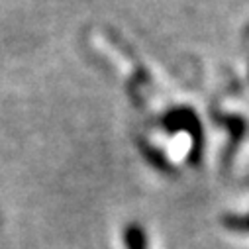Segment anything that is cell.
<instances>
[{
    "label": "cell",
    "mask_w": 249,
    "mask_h": 249,
    "mask_svg": "<svg viewBox=\"0 0 249 249\" xmlns=\"http://www.w3.org/2000/svg\"><path fill=\"white\" fill-rule=\"evenodd\" d=\"M161 124L167 134H177V132L189 134V138L193 140L189 151V163L198 167L204 155V132L196 112L189 106H175L161 118Z\"/></svg>",
    "instance_id": "6da1fadb"
},
{
    "label": "cell",
    "mask_w": 249,
    "mask_h": 249,
    "mask_svg": "<svg viewBox=\"0 0 249 249\" xmlns=\"http://www.w3.org/2000/svg\"><path fill=\"white\" fill-rule=\"evenodd\" d=\"M140 149H142L143 157L147 159V163L151 167H155L157 171H163V173H173V167H171V163L167 161V157L161 149L149 145L147 142H140Z\"/></svg>",
    "instance_id": "3957f363"
},
{
    "label": "cell",
    "mask_w": 249,
    "mask_h": 249,
    "mask_svg": "<svg viewBox=\"0 0 249 249\" xmlns=\"http://www.w3.org/2000/svg\"><path fill=\"white\" fill-rule=\"evenodd\" d=\"M220 122L226 126L228 134H230V140H231V147H235L241 138L245 136V128H247V124L241 116H222Z\"/></svg>",
    "instance_id": "277c9868"
},
{
    "label": "cell",
    "mask_w": 249,
    "mask_h": 249,
    "mask_svg": "<svg viewBox=\"0 0 249 249\" xmlns=\"http://www.w3.org/2000/svg\"><path fill=\"white\" fill-rule=\"evenodd\" d=\"M222 226L231 230V231H243L249 233V214L237 216V214H226L222 218Z\"/></svg>",
    "instance_id": "5b68a950"
},
{
    "label": "cell",
    "mask_w": 249,
    "mask_h": 249,
    "mask_svg": "<svg viewBox=\"0 0 249 249\" xmlns=\"http://www.w3.org/2000/svg\"><path fill=\"white\" fill-rule=\"evenodd\" d=\"M124 247L126 249H149L147 231L138 222H132L124 228Z\"/></svg>",
    "instance_id": "7a4b0ae2"
}]
</instances>
